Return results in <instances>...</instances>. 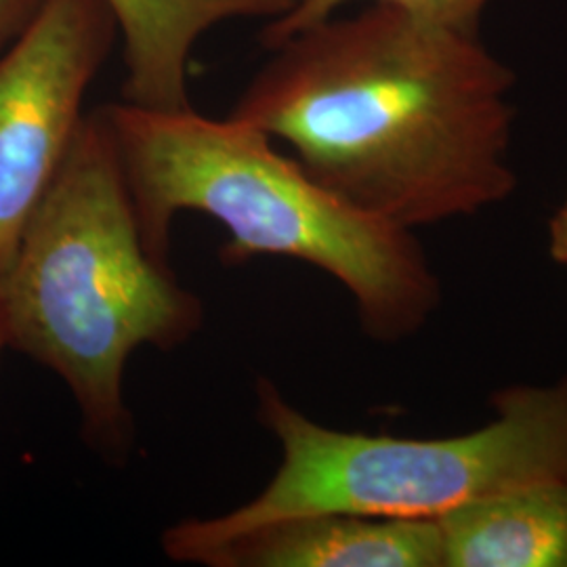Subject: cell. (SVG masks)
I'll list each match as a JSON object with an SVG mask.
<instances>
[{
    "label": "cell",
    "mask_w": 567,
    "mask_h": 567,
    "mask_svg": "<svg viewBox=\"0 0 567 567\" xmlns=\"http://www.w3.org/2000/svg\"><path fill=\"white\" fill-rule=\"evenodd\" d=\"M271 51L229 116L349 206L414 231L515 192V76L477 34L372 2Z\"/></svg>",
    "instance_id": "obj_1"
},
{
    "label": "cell",
    "mask_w": 567,
    "mask_h": 567,
    "mask_svg": "<svg viewBox=\"0 0 567 567\" xmlns=\"http://www.w3.org/2000/svg\"><path fill=\"white\" fill-rule=\"evenodd\" d=\"M203 320V301L143 240L105 110L84 114L0 278L4 344L60 377L86 444L122 465L135 442L124 400L131 355L187 343Z\"/></svg>",
    "instance_id": "obj_2"
},
{
    "label": "cell",
    "mask_w": 567,
    "mask_h": 567,
    "mask_svg": "<svg viewBox=\"0 0 567 567\" xmlns=\"http://www.w3.org/2000/svg\"><path fill=\"white\" fill-rule=\"evenodd\" d=\"M131 185L143 240L168 257L173 219L203 213L224 225L227 265L286 257L322 269L349 290L377 343L429 324L442 284L414 231L349 206L248 122L103 105Z\"/></svg>",
    "instance_id": "obj_3"
},
{
    "label": "cell",
    "mask_w": 567,
    "mask_h": 567,
    "mask_svg": "<svg viewBox=\"0 0 567 567\" xmlns=\"http://www.w3.org/2000/svg\"><path fill=\"white\" fill-rule=\"evenodd\" d=\"M494 419L452 437H393L339 431L290 404L269 379L257 381L259 423L282 461L243 507L166 527L164 555H194L250 527L307 513H362L442 519L519 487L567 477V374L553 385L496 391Z\"/></svg>",
    "instance_id": "obj_4"
},
{
    "label": "cell",
    "mask_w": 567,
    "mask_h": 567,
    "mask_svg": "<svg viewBox=\"0 0 567 567\" xmlns=\"http://www.w3.org/2000/svg\"><path fill=\"white\" fill-rule=\"evenodd\" d=\"M118 39L107 0H47L0 55V278L76 140L84 95Z\"/></svg>",
    "instance_id": "obj_5"
},
{
    "label": "cell",
    "mask_w": 567,
    "mask_h": 567,
    "mask_svg": "<svg viewBox=\"0 0 567 567\" xmlns=\"http://www.w3.org/2000/svg\"><path fill=\"white\" fill-rule=\"evenodd\" d=\"M204 567H446L440 519L307 513L198 550Z\"/></svg>",
    "instance_id": "obj_6"
},
{
    "label": "cell",
    "mask_w": 567,
    "mask_h": 567,
    "mask_svg": "<svg viewBox=\"0 0 567 567\" xmlns=\"http://www.w3.org/2000/svg\"><path fill=\"white\" fill-rule=\"evenodd\" d=\"M297 0H107L122 41L124 103L179 112L194 107L187 93L192 55L215 25L274 20Z\"/></svg>",
    "instance_id": "obj_7"
},
{
    "label": "cell",
    "mask_w": 567,
    "mask_h": 567,
    "mask_svg": "<svg viewBox=\"0 0 567 567\" xmlns=\"http://www.w3.org/2000/svg\"><path fill=\"white\" fill-rule=\"evenodd\" d=\"M440 526L446 567H567V477L473 503Z\"/></svg>",
    "instance_id": "obj_8"
},
{
    "label": "cell",
    "mask_w": 567,
    "mask_h": 567,
    "mask_svg": "<svg viewBox=\"0 0 567 567\" xmlns=\"http://www.w3.org/2000/svg\"><path fill=\"white\" fill-rule=\"evenodd\" d=\"M355 0H297L286 13L267 21L264 28V44L276 49L278 44L288 41L320 21L337 16L344 4ZM379 4H391L421 16L425 20L437 21L450 28L477 34L482 13L486 11L492 0H368Z\"/></svg>",
    "instance_id": "obj_9"
},
{
    "label": "cell",
    "mask_w": 567,
    "mask_h": 567,
    "mask_svg": "<svg viewBox=\"0 0 567 567\" xmlns=\"http://www.w3.org/2000/svg\"><path fill=\"white\" fill-rule=\"evenodd\" d=\"M47 0H0V55H4L39 18Z\"/></svg>",
    "instance_id": "obj_10"
},
{
    "label": "cell",
    "mask_w": 567,
    "mask_h": 567,
    "mask_svg": "<svg viewBox=\"0 0 567 567\" xmlns=\"http://www.w3.org/2000/svg\"><path fill=\"white\" fill-rule=\"evenodd\" d=\"M548 255L555 264L567 267V198L548 221Z\"/></svg>",
    "instance_id": "obj_11"
},
{
    "label": "cell",
    "mask_w": 567,
    "mask_h": 567,
    "mask_svg": "<svg viewBox=\"0 0 567 567\" xmlns=\"http://www.w3.org/2000/svg\"><path fill=\"white\" fill-rule=\"evenodd\" d=\"M4 347H7V344H4V334H2V326H0V353H2Z\"/></svg>",
    "instance_id": "obj_12"
}]
</instances>
